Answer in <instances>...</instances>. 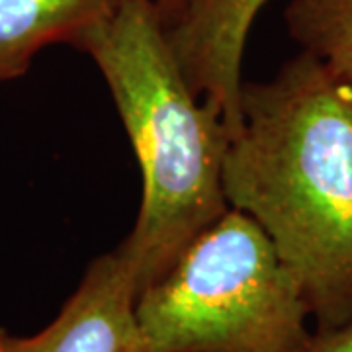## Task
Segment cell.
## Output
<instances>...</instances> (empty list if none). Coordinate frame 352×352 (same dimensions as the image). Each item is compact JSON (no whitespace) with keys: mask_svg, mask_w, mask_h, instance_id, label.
<instances>
[{"mask_svg":"<svg viewBox=\"0 0 352 352\" xmlns=\"http://www.w3.org/2000/svg\"><path fill=\"white\" fill-rule=\"evenodd\" d=\"M223 192L298 278L315 331L351 321L352 88L305 51L245 80Z\"/></svg>","mask_w":352,"mask_h":352,"instance_id":"1","label":"cell"},{"mask_svg":"<svg viewBox=\"0 0 352 352\" xmlns=\"http://www.w3.org/2000/svg\"><path fill=\"white\" fill-rule=\"evenodd\" d=\"M73 47L104 76L141 170L138 219L118 249L143 292L229 210V135L182 75L157 0H112L108 14Z\"/></svg>","mask_w":352,"mask_h":352,"instance_id":"2","label":"cell"},{"mask_svg":"<svg viewBox=\"0 0 352 352\" xmlns=\"http://www.w3.org/2000/svg\"><path fill=\"white\" fill-rule=\"evenodd\" d=\"M147 352H303L302 286L256 221L227 210L139 294Z\"/></svg>","mask_w":352,"mask_h":352,"instance_id":"3","label":"cell"},{"mask_svg":"<svg viewBox=\"0 0 352 352\" xmlns=\"http://www.w3.org/2000/svg\"><path fill=\"white\" fill-rule=\"evenodd\" d=\"M133 266L118 247L88 264L61 311L36 335L0 329V352H147L135 305Z\"/></svg>","mask_w":352,"mask_h":352,"instance_id":"4","label":"cell"},{"mask_svg":"<svg viewBox=\"0 0 352 352\" xmlns=\"http://www.w3.org/2000/svg\"><path fill=\"white\" fill-rule=\"evenodd\" d=\"M266 0H178L164 25L166 41L192 92L223 122L241 129L243 57L256 14Z\"/></svg>","mask_w":352,"mask_h":352,"instance_id":"5","label":"cell"},{"mask_svg":"<svg viewBox=\"0 0 352 352\" xmlns=\"http://www.w3.org/2000/svg\"><path fill=\"white\" fill-rule=\"evenodd\" d=\"M112 0H0V82L24 76L39 51L75 41Z\"/></svg>","mask_w":352,"mask_h":352,"instance_id":"6","label":"cell"},{"mask_svg":"<svg viewBox=\"0 0 352 352\" xmlns=\"http://www.w3.org/2000/svg\"><path fill=\"white\" fill-rule=\"evenodd\" d=\"M284 20L300 51L352 88V0H289Z\"/></svg>","mask_w":352,"mask_h":352,"instance_id":"7","label":"cell"},{"mask_svg":"<svg viewBox=\"0 0 352 352\" xmlns=\"http://www.w3.org/2000/svg\"><path fill=\"white\" fill-rule=\"evenodd\" d=\"M303 352H352V319L340 327L314 331Z\"/></svg>","mask_w":352,"mask_h":352,"instance_id":"8","label":"cell"},{"mask_svg":"<svg viewBox=\"0 0 352 352\" xmlns=\"http://www.w3.org/2000/svg\"><path fill=\"white\" fill-rule=\"evenodd\" d=\"M157 4H159V10H161V16H163V22L164 25H166L173 20V16H175L178 0H157Z\"/></svg>","mask_w":352,"mask_h":352,"instance_id":"9","label":"cell"}]
</instances>
